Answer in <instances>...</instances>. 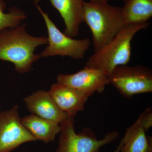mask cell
Masks as SVG:
<instances>
[{"label":"cell","mask_w":152,"mask_h":152,"mask_svg":"<svg viewBox=\"0 0 152 152\" xmlns=\"http://www.w3.org/2000/svg\"><path fill=\"white\" fill-rule=\"evenodd\" d=\"M25 127L37 140L45 143L54 141L61 130L59 124L31 114L22 118Z\"/></svg>","instance_id":"cell-12"},{"label":"cell","mask_w":152,"mask_h":152,"mask_svg":"<svg viewBox=\"0 0 152 152\" xmlns=\"http://www.w3.org/2000/svg\"><path fill=\"white\" fill-rule=\"evenodd\" d=\"M18 105L0 111V152H11L22 144L37 140L22 123Z\"/></svg>","instance_id":"cell-7"},{"label":"cell","mask_w":152,"mask_h":152,"mask_svg":"<svg viewBox=\"0 0 152 152\" xmlns=\"http://www.w3.org/2000/svg\"><path fill=\"white\" fill-rule=\"evenodd\" d=\"M122 7L126 25L148 23L152 16V0H128Z\"/></svg>","instance_id":"cell-14"},{"label":"cell","mask_w":152,"mask_h":152,"mask_svg":"<svg viewBox=\"0 0 152 152\" xmlns=\"http://www.w3.org/2000/svg\"><path fill=\"white\" fill-rule=\"evenodd\" d=\"M145 132H147L152 126V107L147 108L140 115L137 119Z\"/></svg>","instance_id":"cell-16"},{"label":"cell","mask_w":152,"mask_h":152,"mask_svg":"<svg viewBox=\"0 0 152 152\" xmlns=\"http://www.w3.org/2000/svg\"><path fill=\"white\" fill-rule=\"evenodd\" d=\"M6 8L5 2L0 0V31L18 26L27 17L26 13L18 7H13L10 9L7 13L4 12Z\"/></svg>","instance_id":"cell-15"},{"label":"cell","mask_w":152,"mask_h":152,"mask_svg":"<svg viewBox=\"0 0 152 152\" xmlns=\"http://www.w3.org/2000/svg\"><path fill=\"white\" fill-rule=\"evenodd\" d=\"M150 24L148 22L125 25L111 40L90 56L86 66L102 70L108 75L116 67L126 65L130 61L131 42L134 36Z\"/></svg>","instance_id":"cell-3"},{"label":"cell","mask_w":152,"mask_h":152,"mask_svg":"<svg viewBox=\"0 0 152 152\" xmlns=\"http://www.w3.org/2000/svg\"><path fill=\"white\" fill-rule=\"evenodd\" d=\"M27 24L0 31V60L10 62L20 74L28 72L33 63L41 58L34 53L39 46L48 45L45 37H34L26 30Z\"/></svg>","instance_id":"cell-1"},{"label":"cell","mask_w":152,"mask_h":152,"mask_svg":"<svg viewBox=\"0 0 152 152\" xmlns=\"http://www.w3.org/2000/svg\"><path fill=\"white\" fill-rule=\"evenodd\" d=\"M74 118H69L60 123L58 145L56 152H99L101 147L112 142L119 136L116 131L107 133L103 139L98 140L90 128H85L76 134Z\"/></svg>","instance_id":"cell-4"},{"label":"cell","mask_w":152,"mask_h":152,"mask_svg":"<svg viewBox=\"0 0 152 152\" xmlns=\"http://www.w3.org/2000/svg\"><path fill=\"white\" fill-rule=\"evenodd\" d=\"M42 0H34L36 4V5H38V4L39 2L40 1H41Z\"/></svg>","instance_id":"cell-19"},{"label":"cell","mask_w":152,"mask_h":152,"mask_svg":"<svg viewBox=\"0 0 152 152\" xmlns=\"http://www.w3.org/2000/svg\"><path fill=\"white\" fill-rule=\"evenodd\" d=\"M83 22L91 31L94 52L111 40L126 25L122 7L97 2L84 1Z\"/></svg>","instance_id":"cell-2"},{"label":"cell","mask_w":152,"mask_h":152,"mask_svg":"<svg viewBox=\"0 0 152 152\" xmlns=\"http://www.w3.org/2000/svg\"><path fill=\"white\" fill-rule=\"evenodd\" d=\"M125 139H126V138H125L124 136V137L123 138V139H122L121 142H120L119 145L117 147L116 149L113 152H120V151H121V148L122 146L123 145L124 143Z\"/></svg>","instance_id":"cell-17"},{"label":"cell","mask_w":152,"mask_h":152,"mask_svg":"<svg viewBox=\"0 0 152 152\" xmlns=\"http://www.w3.org/2000/svg\"><path fill=\"white\" fill-rule=\"evenodd\" d=\"M64 20L65 29L64 33L74 38L79 34L80 26L83 22V0H50Z\"/></svg>","instance_id":"cell-11"},{"label":"cell","mask_w":152,"mask_h":152,"mask_svg":"<svg viewBox=\"0 0 152 152\" xmlns=\"http://www.w3.org/2000/svg\"><path fill=\"white\" fill-rule=\"evenodd\" d=\"M108 80L109 84L128 99L152 92V70L145 66H118L108 74Z\"/></svg>","instance_id":"cell-5"},{"label":"cell","mask_w":152,"mask_h":152,"mask_svg":"<svg viewBox=\"0 0 152 152\" xmlns=\"http://www.w3.org/2000/svg\"><path fill=\"white\" fill-rule=\"evenodd\" d=\"M110 0H89V1L91 2H103V3H108ZM122 1L124 2H126L128 0H121Z\"/></svg>","instance_id":"cell-18"},{"label":"cell","mask_w":152,"mask_h":152,"mask_svg":"<svg viewBox=\"0 0 152 152\" xmlns=\"http://www.w3.org/2000/svg\"><path fill=\"white\" fill-rule=\"evenodd\" d=\"M48 92L60 110L72 118L83 110L89 97L83 92L58 83L52 85Z\"/></svg>","instance_id":"cell-9"},{"label":"cell","mask_w":152,"mask_h":152,"mask_svg":"<svg viewBox=\"0 0 152 152\" xmlns=\"http://www.w3.org/2000/svg\"><path fill=\"white\" fill-rule=\"evenodd\" d=\"M56 80L57 83L79 90L89 97L96 92L102 93L106 86L109 84L107 73L86 66L75 74H58Z\"/></svg>","instance_id":"cell-8"},{"label":"cell","mask_w":152,"mask_h":152,"mask_svg":"<svg viewBox=\"0 0 152 152\" xmlns=\"http://www.w3.org/2000/svg\"><path fill=\"white\" fill-rule=\"evenodd\" d=\"M36 7L43 18L48 34V45L40 53L41 58L60 56L77 59L84 58L91 45L89 39H75L68 37L60 31L40 6L38 5Z\"/></svg>","instance_id":"cell-6"},{"label":"cell","mask_w":152,"mask_h":152,"mask_svg":"<svg viewBox=\"0 0 152 152\" xmlns=\"http://www.w3.org/2000/svg\"><path fill=\"white\" fill-rule=\"evenodd\" d=\"M137 120L126 129L124 143L120 152H152V139Z\"/></svg>","instance_id":"cell-13"},{"label":"cell","mask_w":152,"mask_h":152,"mask_svg":"<svg viewBox=\"0 0 152 152\" xmlns=\"http://www.w3.org/2000/svg\"><path fill=\"white\" fill-rule=\"evenodd\" d=\"M0 108H1V103H0Z\"/></svg>","instance_id":"cell-20"},{"label":"cell","mask_w":152,"mask_h":152,"mask_svg":"<svg viewBox=\"0 0 152 152\" xmlns=\"http://www.w3.org/2000/svg\"><path fill=\"white\" fill-rule=\"evenodd\" d=\"M27 108L31 113L45 119L60 124L70 118L61 110L48 92L38 90L24 98Z\"/></svg>","instance_id":"cell-10"}]
</instances>
